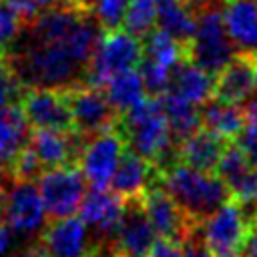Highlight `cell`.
<instances>
[{"mask_svg":"<svg viewBox=\"0 0 257 257\" xmlns=\"http://www.w3.org/2000/svg\"><path fill=\"white\" fill-rule=\"evenodd\" d=\"M124 139L114 126L90 135L82 141L78 149V169L92 189H108L114 169L124 153Z\"/></svg>","mask_w":257,"mask_h":257,"instance_id":"obj_8","label":"cell"},{"mask_svg":"<svg viewBox=\"0 0 257 257\" xmlns=\"http://www.w3.org/2000/svg\"><path fill=\"white\" fill-rule=\"evenodd\" d=\"M80 217L68 215L54 219L40 233L42 257H88L94 251V241Z\"/></svg>","mask_w":257,"mask_h":257,"instance_id":"obj_12","label":"cell"},{"mask_svg":"<svg viewBox=\"0 0 257 257\" xmlns=\"http://www.w3.org/2000/svg\"><path fill=\"white\" fill-rule=\"evenodd\" d=\"M122 114L120 135L131 151L145 157L153 165H163V169L173 165L177 149L173 147L175 139L171 135L161 96H145Z\"/></svg>","mask_w":257,"mask_h":257,"instance_id":"obj_2","label":"cell"},{"mask_svg":"<svg viewBox=\"0 0 257 257\" xmlns=\"http://www.w3.org/2000/svg\"><path fill=\"white\" fill-rule=\"evenodd\" d=\"M70 108V126L82 139L114 126L116 110L110 106L102 88L78 82L66 90Z\"/></svg>","mask_w":257,"mask_h":257,"instance_id":"obj_10","label":"cell"},{"mask_svg":"<svg viewBox=\"0 0 257 257\" xmlns=\"http://www.w3.org/2000/svg\"><path fill=\"white\" fill-rule=\"evenodd\" d=\"M6 257H42V251L38 245H18L14 251H10Z\"/></svg>","mask_w":257,"mask_h":257,"instance_id":"obj_39","label":"cell"},{"mask_svg":"<svg viewBox=\"0 0 257 257\" xmlns=\"http://www.w3.org/2000/svg\"><path fill=\"white\" fill-rule=\"evenodd\" d=\"M16 90V78L0 86V163L8 167L16 153L28 143L30 135V124L24 118L20 102L14 100Z\"/></svg>","mask_w":257,"mask_h":257,"instance_id":"obj_15","label":"cell"},{"mask_svg":"<svg viewBox=\"0 0 257 257\" xmlns=\"http://www.w3.org/2000/svg\"><path fill=\"white\" fill-rule=\"evenodd\" d=\"M213 84H215V76L185 56L173 68L171 82H169L167 90L175 92L177 96L185 98L187 102H191L195 106H201L213 98Z\"/></svg>","mask_w":257,"mask_h":257,"instance_id":"obj_22","label":"cell"},{"mask_svg":"<svg viewBox=\"0 0 257 257\" xmlns=\"http://www.w3.org/2000/svg\"><path fill=\"white\" fill-rule=\"evenodd\" d=\"M253 80H255V90H257V54H253Z\"/></svg>","mask_w":257,"mask_h":257,"instance_id":"obj_43","label":"cell"},{"mask_svg":"<svg viewBox=\"0 0 257 257\" xmlns=\"http://www.w3.org/2000/svg\"><path fill=\"white\" fill-rule=\"evenodd\" d=\"M102 92L108 98L110 106L116 110V114L126 112L128 108H133L137 102H141L147 96V88H145L139 68H131V70H122L114 74L102 86Z\"/></svg>","mask_w":257,"mask_h":257,"instance_id":"obj_25","label":"cell"},{"mask_svg":"<svg viewBox=\"0 0 257 257\" xmlns=\"http://www.w3.org/2000/svg\"><path fill=\"white\" fill-rule=\"evenodd\" d=\"M46 209L38 187L34 181L14 179V183L6 189L4 207L0 219L14 229L22 241L34 239L46 227Z\"/></svg>","mask_w":257,"mask_h":257,"instance_id":"obj_9","label":"cell"},{"mask_svg":"<svg viewBox=\"0 0 257 257\" xmlns=\"http://www.w3.org/2000/svg\"><path fill=\"white\" fill-rule=\"evenodd\" d=\"M153 177H155V165L151 161H147L145 157L133 151L128 153L124 151L108 187L124 201L141 199V195L153 185Z\"/></svg>","mask_w":257,"mask_h":257,"instance_id":"obj_21","label":"cell"},{"mask_svg":"<svg viewBox=\"0 0 257 257\" xmlns=\"http://www.w3.org/2000/svg\"><path fill=\"white\" fill-rule=\"evenodd\" d=\"M141 207L157 237L177 239L181 243H185L191 237L193 221L185 217V213L163 187L151 185L141 195Z\"/></svg>","mask_w":257,"mask_h":257,"instance_id":"obj_13","label":"cell"},{"mask_svg":"<svg viewBox=\"0 0 257 257\" xmlns=\"http://www.w3.org/2000/svg\"><path fill=\"white\" fill-rule=\"evenodd\" d=\"M22 20L14 14L4 2H0V54H4L10 46L16 44L22 32Z\"/></svg>","mask_w":257,"mask_h":257,"instance_id":"obj_32","label":"cell"},{"mask_svg":"<svg viewBox=\"0 0 257 257\" xmlns=\"http://www.w3.org/2000/svg\"><path fill=\"white\" fill-rule=\"evenodd\" d=\"M20 108L32 128H70L66 90L28 88L20 98Z\"/></svg>","mask_w":257,"mask_h":257,"instance_id":"obj_14","label":"cell"},{"mask_svg":"<svg viewBox=\"0 0 257 257\" xmlns=\"http://www.w3.org/2000/svg\"><path fill=\"white\" fill-rule=\"evenodd\" d=\"M82 141L84 139L72 128H32L28 135V145L44 169L76 159Z\"/></svg>","mask_w":257,"mask_h":257,"instance_id":"obj_18","label":"cell"},{"mask_svg":"<svg viewBox=\"0 0 257 257\" xmlns=\"http://www.w3.org/2000/svg\"><path fill=\"white\" fill-rule=\"evenodd\" d=\"M239 145L245 149V153H247V157H249V161H251V165H253V169L257 173V139H251V137L243 135Z\"/></svg>","mask_w":257,"mask_h":257,"instance_id":"obj_38","label":"cell"},{"mask_svg":"<svg viewBox=\"0 0 257 257\" xmlns=\"http://www.w3.org/2000/svg\"><path fill=\"white\" fill-rule=\"evenodd\" d=\"M187 8H191L195 14H199L201 10H205V8H209L211 4H213V0H181Z\"/></svg>","mask_w":257,"mask_h":257,"instance_id":"obj_41","label":"cell"},{"mask_svg":"<svg viewBox=\"0 0 257 257\" xmlns=\"http://www.w3.org/2000/svg\"><path fill=\"white\" fill-rule=\"evenodd\" d=\"M185 56H187V46L183 42H179L177 38H173L171 34H167L165 30H161V28L151 30L145 36L143 58L173 70Z\"/></svg>","mask_w":257,"mask_h":257,"instance_id":"obj_28","label":"cell"},{"mask_svg":"<svg viewBox=\"0 0 257 257\" xmlns=\"http://www.w3.org/2000/svg\"><path fill=\"white\" fill-rule=\"evenodd\" d=\"M157 0H128L120 24L137 38H145L157 24Z\"/></svg>","mask_w":257,"mask_h":257,"instance_id":"obj_29","label":"cell"},{"mask_svg":"<svg viewBox=\"0 0 257 257\" xmlns=\"http://www.w3.org/2000/svg\"><path fill=\"white\" fill-rule=\"evenodd\" d=\"M181 257H213V255H211V251L203 243H197V241L187 239V245L183 247Z\"/></svg>","mask_w":257,"mask_h":257,"instance_id":"obj_37","label":"cell"},{"mask_svg":"<svg viewBox=\"0 0 257 257\" xmlns=\"http://www.w3.org/2000/svg\"><path fill=\"white\" fill-rule=\"evenodd\" d=\"M14 76H12V70H10V66H8V62H6V58L0 54V86H4L6 82H10Z\"/></svg>","mask_w":257,"mask_h":257,"instance_id":"obj_42","label":"cell"},{"mask_svg":"<svg viewBox=\"0 0 257 257\" xmlns=\"http://www.w3.org/2000/svg\"><path fill=\"white\" fill-rule=\"evenodd\" d=\"M161 100H163L165 116H167V122H169V128H171V135H173L175 141H181L187 135H191L197 128H201L199 106L187 102L185 98L177 96L171 90L163 92Z\"/></svg>","mask_w":257,"mask_h":257,"instance_id":"obj_27","label":"cell"},{"mask_svg":"<svg viewBox=\"0 0 257 257\" xmlns=\"http://www.w3.org/2000/svg\"><path fill=\"white\" fill-rule=\"evenodd\" d=\"M18 245H22L20 235L10 229L4 221H0V257H6L10 251H14Z\"/></svg>","mask_w":257,"mask_h":257,"instance_id":"obj_35","label":"cell"},{"mask_svg":"<svg viewBox=\"0 0 257 257\" xmlns=\"http://www.w3.org/2000/svg\"><path fill=\"white\" fill-rule=\"evenodd\" d=\"M221 16L235 50L257 54V0H225Z\"/></svg>","mask_w":257,"mask_h":257,"instance_id":"obj_20","label":"cell"},{"mask_svg":"<svg viewBox=\"0 0 257 257\" xmlns=\"http://www.w3.org/2000/svg\"><path fill=\"white\" fill-rule=\"evenodd\" d=\"M201 126L221 141H237L243 135V108L233 102L211 98L199 106Z\"/></svg>","mask_w":257,"mask_h":257,"instance_id":"obj_23","label":"cell"},{"mask_svg":"<svg viewBox=\"0 0 257 257\" xmlns=\"http://www.w3.org/2000/svg\"><path fill=\"white\" fill-rule=\"evenodd\" d=\"M159 2H161V0H159Z\"/></svg>","mask_w":257,"mask_h":257,"instance_id":"obj_46","label":"cell"},{"mask_svg":"<svg viewBox=\"0 0 257 257\" xmlns=\"http://www.w3.org/2000/svg\"><path fill=\"white\" fill-rule=\"evenodd\" d=\"M155 239L157 235L141 207V199H126L112 237L114 253L118 251V253L145 257Z\"/></svg>","mask_w":257,"mask_h":257,"instance_id":"obj_17","label":"cell"},{"mask_svg":"<svg viewBox=\"0 0 257 257\" xmlns=\"http://www.w3.org/2000/svg\"><path fill=\"white\" fill-rule=\"evenodd\" d=\"M157 24L161 30L187 46L195 34L197 16L181 0H161L157 4Z\"/></svg>","mask_w":257,"mask_h":257,"instance_id":"obj_26","label":"cell"},{"mask_svg":"<svg viewBox=\"0 0 257 257\" xmlns=\"http://www.w3.org/2000/svg\"><path fill=\"white\" fill-rule=\"evenodd\" d=\"M143 58V42L124 28H106L98 34L84 70V82L102 88L114 74L137 68Z\"/></svg>","mask_w":257,"mask_h":257,"instance_id":"obj_4","label":"cell"},{"mask_svg":"<svg viewBox=\"0 0 257 257\" xmlns=\"http://www.w3.org/2000/svg\"><path fill=\"white\" fill-rule=\"evenodd\" d=\"M215 169H217V175L227 185L229 195H233L243 205L257 203V173L245 149L239 143L223 149Z\"/></svg>","mask_w":257,"mask_h":257,"instance_id":"obj_16","label":"cell"},{"mask_svg":"<svg viewBox=\"0 0 257 257\" xmlns=\"http://www.w3.org/2000/svg\"><path fill=\"white\" fill-rule=\"evenodd\" d=\"M114 257H139V255H128V253H114Z\"/></svg>","mask_w":257,"mask_h":257,"instance_id":"obj_44","label":"cell"},{"mask_svg":"<svg viewBox=\"0 0 257 257\" xmlns=\"http://www.w3.org/2000/svg\"><path fill=\"white\" fill-rule=\"evenodd\" d=\"M18 84L26 88H58L68 90L84 76V66L70 52L54 42L30 40L16 48L8 64Z\"/></svg>","mask_w":257,"mask_h":257,"instance_id":"obj_1","label":"cell"},{"mask_svg":"<svg viewBox=\"0 0 257 257\" xmlns=\"http://www.w3.org/2000/svg\"><path fill=\"white\" fill-rule=\"evenodd\" d=\"M249 221L251 215L247 213L245 205L237 199H227L199 221L203 237L201 243L211 251L213 257H239L249 229Z\"/></svg>","mask_w":257,"mask_h":257,"instance_id":"obj_5","label":"cell"},{"mask_svg":"<svg viewBox=\"0 0 257 257\" xmlns=\"http://www.w3.org/2000/svg\"><path fill=\"white\" fill-rule=\"evenodd\" d=\"M36 187L42 197L46 215L52 219L74 215L88 189L80 169L72 167L70 163L42 169L38 175Z\"/></svg>","mask_w":257,"mask_h":257,"instance_id":"obj_7","label":"cell"},{"mask_svg":"<svg viewBox=\"0 0 257 257\" xmlns=\"http://www.w3.org/2000/svg\"><path fill=\"white\" fill-rule=\"evenodd\" d=\"M243 133L251 139H257V96L245 100L243 108Z\"/></svg>","mask_w":257,"mask_h":257,"instance_id":"obj_34","label":"cell"},{"mask_svg":"<svg viewBox=\"0 0 257 257\" xmlns=\"http://www.w3.org/2000/svg\"><path fill=\"white\" fill-rule=\"evenodd\" d=\"M126 4H128V0H92L88 10L94 14V18L100 24V28L106 30V28L120 26V20H122Z\"/></svg>","mask_w":257,"mask_h":257,"instance_id":"obj_30","label":"cell"},{"mask_svg":"<svg viewBox=\"0 0 257 257\" xmlns=\"http://www.w3.org/2000/svg\"><path fill=\"white\" fill-rule=\"evenodd\" d=\"M181 253H183L181 241L159 237V239L153 241V245L149 247L145 257H181Z\"/></svg>","mask_w":257,"mask_h":257,"instance_id":"obj_33","label":"cell"},{"mask_svg":"<svg viewBox=\"0 0 257 257\" xmlns=\"http://www.w3.org/2000/svg\"><path fill=\"white\" fill-rule=\"evenodd\" d=\"M122 207L124 199H120L114 191L90 187V191L86 189L76 213L86 225L90 237H94L98 245H106L110 251L112 237L122 215Z\"/></svg>","mask_w":257,"mask_h":257,"instance_id":"obj_11","label":"cell"},{"mask_svg":"<svg viewBox=\"0 0 257 257\" xmlns=\"http://www.w3.org/2000/svg\"><path fill=\"white\" fill-rule=\"evenodd\" d=\"M161 187L193 223H199L231 197L227 185L215 171L195 169L185 163L169 165L163 173Z\"/></svg>","mask_w":257,"mask_h":257,"instance_id":"obj_3","label":"cell"},{"mask_svg":"<svg viewBox=\"0 0 257 257\" xmlns=\"http://www.w3.org/2000/svg\"><path fill=\"white\" fill-rule=\"evenodd\" d=\"M241 257H257V217L249 221V229H247V235H245Z\"/></svg>","mask_w":257,"mask_h":257,"instance_id":"obj_36","label":"cell"},{"mask_svg":"<svg viewBox=\"0 0 257 257\" xmlns=\"http://www.w3.org/2000/svg\"><path fill=\"white\" fill-rule=\"evenodd\" d=\"M223 149H225V141H221L219 137L211 135L205 128H197L195 133L179 141L177 159L195 169L215 171Z\"/></svg>","mask_w":257,"mask_h":257,"instance_id":"obj_24","label":"cell"},{"mask_svg":"<svg viewBox=\"0 0 257 257\" xmlns=\"http://www.w3.org/2000/svg\"><path fill=\"white\" fill-rule=\"evenodd\" d=\"M255 92L253 54L235 52L233 58L215 74L213 98L241 104Z\"/></svg>","mask_w":257,"mask_h":257,"instance_id":"obj_19","label":"cell"},{"mask_svg":"<svg viewBox=\"0 0 257 257\" xmlns=\"http://www.w3.org/2000/svg\"><path fill=\"white\" fill-rule=\"evenodd\" d=\"M88 257H108V255H106V253H94V251H92Z\"/></svg>","mask_w":257,"mask_h":257,"instance_id":"obj_45","label":"cell"},{"mask_svg":"<svg viewBox=\"0 0 257 257\" xmlns=\"http://www.w3.org/2000/svg\"><path fill=\"white\" fill-rule=\"evenodd\" d=\"M42 169L44 167L40 165L38 157L34 155V151L30 149L28 143L16 153V157L10 163V175L14 179H22V181H34Z\"/></svg>","mask_w":257,"mask_h":257,"instance_id":"obj_31","label":"cell"},{"mask_svg":"<svg viewBox=\"0 0 257 257\" xmlns=\"http://www.w3.org/2000/svg\"><path fill=\"white\" fill-rule=\"evenodd\" d=\"M235 52L237 50L225 32L221 12L213 6L201 10L195 34L187 44V58L215 76L233 58Z\"/></svg>","mask_w":257,"mask_h":257,"instance_id":"obj_6","label":"cell"},{"mask_svg":"<svg viewBox=\"0 0 257 257\" xmlns=\"http://www.w3.org/2000/svg\"><path fill=\"white\" fill-rule=\"evenodd\" d=\"M38 4L40 10H48V8H56V6H66V4H80V6H86L82 4L80 0H34ZM88 8V6H86Z\"/></svg>","mask_w":257,"mask_h":257,"instance_id":"obj_40","label":"cell"}]
</instances>
